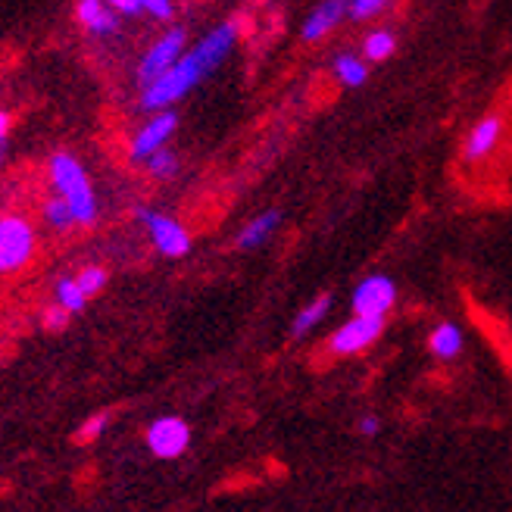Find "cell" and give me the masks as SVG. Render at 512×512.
I'll use <instances>...</instances> for the list:
<instances>
[{
	"label": "cell",
	"mask_w": 512,
	"mask_h": 512,
	"mask_svg": "<svg viewBox=\"0 0 512 512\" xmlns=\"http://www.w3.org/2000/svg\"><path fill=\"white\" fill-rule=\"evenodd\" d=\"M500 138H503V119H500V116H484V119H478V122L472 125L469 138H466V147H463L466 160H469V163L488 160L491 153L497 150Z\"/></svg>",
	"instance_id": "cell-10"
},
{
	"label": "cell",
	"mask_w": 512,
	"mask_h": 512,
	"mask_svg": "<svg viewBox=\"0 0 512 512\" xmlns=\"http://www.w3.org/2000/svg\"><path fill=\"white\" fill-rule=\"evenodd\" d=\"M281 225V210H266L260 216H253L238 235V247L241 250H256L260 244H266L272 238V232Z\"/></svg>",
	"instance_id": "cell-14"
},
{
	"label": "cell",
	"mask_w": 512,
	"mask_h": 512,
	"mask_svg": "<svg viewBox=\"0 0 512 512\" xmlns=\"http://www.w3.org/2000/svg\"><path fill=\"white\" fill-rule=\"evenodd\" d=\"M141 13H150L153 19L169 22L175 7H172V0H141Z\"/></svg>",
	"instance_id": "cell-23"
},
{
	"label": "cell",
	"mask_w": 512,
	"mask_h": 512,
	"mask_svg": "<svg viewBox=\"0 0 512 512\" xmlns=\"http://www.w3.org/2000/svg\"><path fill=\"white\" fill-rule=\"evenodd\" d=\"M35 256V228L22 216L0 219V275H13Z\"/></svg>",
	"instance_id": "cell-3"
},
{
	"label": "cell",
	"mask_w": 512,
	"mask_h": 512,
	"mask_svg": "<svg viewBox=\"0 0 512 512\" xmlns=\"http://www.w3.org/2000/svg\"><path fill=\"white\" fill-rule=\"evenodd\" d=\"M356 431L366 434V438H375V434L381 431V422H378L375 416H363L360 422H356Z\"/></svg>",
	"instance_id": "cell-27"
},
{
	"label": "cell",
	"mask_w": 512,
	"mask_h": 512,
	"mask_svg": "<svg viewBox=\"0 0 512 512\" xmlns=\"http://www.w3.org/2000/svg\"><path fill=\"white\" fill-rule=\"evenodd\" d=\"M463 328L456 322H441L434 325L431 338H428V350L431 356H438V360H456L459 353H463Z\"/></svg>",
	"instance_id": "cell-13"
},
{
	"label": "cell",
	"mask_w": 512,
	"mask_h": 512,
	"mask_svg": "<svg viewBox=\"0 0 512 512\" xmlns=\"http://www.w3.org/2000/svg\"><path fill=\"white\" fill-rule=\"evenodd\" d=\"M350 13V0H322V4L306 16L303 22V29H300V38L306 44H313V41H322L335 25H341V19Z\"/></svg>",
	"instance_id": "cell-11"
},
{
	"label": "cell",
	"mask_w": 512,
	"mask_h": 512,
	"mask_svg": "<svg viewBox=\"0 0 512 512\" xmlns=\"http://www.w3.org/2000/svg\"><path fill=\"white\" fill-rule=\"evenodd\" d=\"M238 41V22H222L210 35H203L191 50H185L178 63L163 72L160 79H153L150 85H144L141 91V107L157 113V110H169L175 100H182L191 88H197V82L203 75H210Z\"/></svg>",
	"instance_id": "cell-1"
},
{
	"label": "cell",
	"mask_w": 512,
	"mask_h": 512,
	"mask_svg": "<svg viewBox=\"0 0 512 512\" xmlns=\"http://www.w3.org/2000/svg\"><path fill=\"white\" fill-rule=\"evenodd\" d=\"M384 7H388V0H350V13L347 16H353L356 22H363V19L378 16Z\"/></svg>",
	"instance_id": "cell-22"
},
{
	"label": "cell",
	"mask_w": 512,
	"mask_h": 512,
	"mask_svg": "<svg viewBox=\"0 0 512 512\" xmlns=\"http://www.w3.org/2000/svg\"><path fill=\"white\" fill-rule=\"evenodd\" d=\"M66 322H69V313L63 310V306H50V310L44 313V328H50V331H63Z\"/></svg>",
	"instance_id": "cell-25"
},
{
	"label": "cell",
	"mask_w": 512,
	"mask_h": 512,
	"mask_svg": "<svg viewBox=\"0 0 512 512\" xmlns=\"http://www.w3.org/2000/svg\"><path fill=\"white\" fill-rule=\"evenodd\" d=\"M144 166H147V172L153 175V178H172L175 172H178V157L172 150H157V153H150V157L144 160Z\"/></svg>",
	"instance_id": "cell-19"
},
{
	"label": "cell",
	"mask_w": 512,
	"mask_h": 512,
	"mask_svg": "<svg viewBox=\"0 0 512 512\" xmlns=\"http://www.w3.org/2000/svg\"><path fill=\"white\" fill-rule=\"evenodd\" d=\"M397 303V285L391 275H369L353 288V313L356 316H388Z\"/></svg>",
	"instance_id": "cell-7"
},
{
	"label": "cell",
	"mask_w": 512,
	"mask_h": 512,
	"mask_svg": "<svg viewBox=\"0 0 512 512\" xmlns=\"http://www.w3.org/2000/svg\"><path fill=\"white\" fill-rule=\"evenodd\" d=\"M85 303H88V297L82 294L79 281H75V278H60V281H57V306H63V310H66L69 316L82 313V310H85Z\"/></svg>",
	"instance_id": "cell-18"
},
{
	"label": "cell",
	"mask_w": 512,
	"mask_h": 512,
	"mask_svg": "<svg viewBox=\"0 0 512 512\" xmlns=\"http://www.w3.org/2000/svg\"><path fill=\"white\" fill-rule=\"evenodd\" d=\"M185 44H188L185 29H169L163 38L153 41L150 50L138 63V82H141V88L150 85L153 79H160L163 72H169L178 63V57L185 54Z\"/></svg>",
	"instance_id": "cell-4"
},
{
	"label": "cell",
	"mask_w": 512,
	"mask_h": 512,
	"mask_svg": "<svg viewBox=\"0 0 512 512\" xmlns=\"http://www.w3.org/2000/svg\"><path fill=\"white\" fill-rule=\"evenodd\" d=\"M178 128V113L175 110H157L153 113L141 128L138 135L132 138V150H128V157H132V163H144L150 153H157L166 147V141L175 135Z\"/></svg>",
	"instance_id": "cell-8"
},
{
	"label": "cell",
	"mask_w": 512,
	"mask_h": 512,
	"mask_svg": "<svg viewBox=\"0 0 512 512\" xmlns=\"http://www.w3.org/2000/svg\"><path fill=\"white\" fill-rule=\"evenodd\" d=\"M331 69H335V79L344 88H363L369 82V66L363 57H356V54H338L335 63H331Z\"/></svg>",
	"instance_id": "cell-15"
},
{
	"label": "cell",
	"mask_w": 512,
	"mask_h": 512,
	"mask_svg": "<svg viewBox=\"0 0 512 512\" xmlns=\"http://www.w3.org/2000/svg\"><path fill=\"white\" fill-rule=\"evenodd\" d=\"M107 422H110L107 416H91V419H88V422L79 428V434H75V441H79V444H88V441H94L97 434L107 428Z\"/></svg>",
	"instance_id": "cell-24"
},
{
	"label": "cell",
	"mask_w": 512,
	"mask_h": 512,
	"mask_svg": "<svg viewBox=\"0 0 512 512\" xmlns=\"http://www.w3.org/2000/svg\"><path fill=\"white\" fill-rule=\"evenodd\" d=\"M191 444V428L185 419L178 416H163L147 428V447L153 456L160 459H175L182 456Z\"/></svg>",
	"instance_id": "cell-9"
},
{
	"label": "cell",
	"mask_w": 512,
	"mask_h": 512,
	"mask_svg": "<svg viewBox=\"0 0 512 512\" xmlns=\"http://www.w3.org/2000/svg\"><path fill=\"white\" fill-rule=\"evenodd\" d=\"M381 331H384L381 316H353L328 338V350L335 356H356L369 350L381 338Z\"/></svg>",
	"instance_id": "cell-5"
},
{
	"label": "cell",
	"mask_w": 512,
	"mask_h": 512,
	"mask_svg": "<svg viewBox=\"0 0 512 512\" xmlns=\"http://www.w3.org/2000/svg\"><path fill=\"white\" fill-rule=\"evenodd\" d=\"M44 219H47V225L60 228V232H66L69 225H75V219H72V210H69V203H66L63 197H57V200H47V203H44Z\"/></svg>",
	"instance_id": "cell-20"
},
{
	"label": "cell",
	"mask_w": 512,
	"mask_h": 512,
	"mask_svg": "<svg viewBox=\"0 0 512 512\" xmlns=\"http://www.w3.org/2000/svg\"><path fill=\"white\" fill-rule=\"evenodd\" d=\"M79 22L91 35H113L119 29L116 22V10L107 4V0H79V10H75Z\"/></svg>",
	"instance_id": "cell-12"
},
{
	"label": "cell",
	"mask_w": 512,
	"mask_h": 512,
	"mask_svg": "<svg viewBox=\"0 0 512 512\" xmlns=\"http://www.w3.org/2000/svg\"><path fill=\"white\" fill-rule=\"evenodd\" d=\"M7 135H10V116H7V113H0V157H4Z\"/></svg>",
	"instance_id": "cell-28"
},
{
	"label": "cell",
	"mask_w": 512,
	"mask_h": 512,
	"mask_svg": "<svg viewBox=\"0 0 512 512\" xmlns=\"http://www.w3.org/2000/svg\"><path fill=\"white\" fill-rule=\"evenodd\" d=\"M138 219L144 222L150 241L157 244V250L163 256H172V260H178V256H185L191 250V235H188V228L178 219L163 216L157 210H138Z\"/></svg>",
	"instance_id": "cell-6"
},
{
	"label": "cell",
	"mask_w": 512,
	"mask_h": 512,
	"mask_svg": "<svg viewBox=\"0 0 512 512\" xmlns=\"http://www.w3.org/2000/svg\"><path fill=\"white\" fill-rule=\"evenodd\" d=\"M394 47H397L394 32H388V29H375V32H369L366 41H363V60L381 63V60H388V57L394 54Z\"/></svg>",
	"instance_id": "cell-17"
},
{
	"label": "cell",
	"mask_w": 512,
	"mask_h": 512,
	"mask_svg": "<svg viewBox=\"0 0 512 512\" xmlns=\"http://www.w3.org/2000/svg\"><path fill=\"white\" fill-rule=\"evenodd\" d=\"M107 4L122 16H138L141 13V0H107Z\"/></svg>",
	"instance_id": "cell-26"
},
{
	"label": "cell",
	"mask_w": 512,
	"mask_h": 512,
	"mask_svg": "<svg viewBox=\"0 0 512 512\" xmlns=\"http://www.w3.org/2000/svg\"><path fill=\"white\" fill-rule=\"evenodd\" d=\"M47 172H50V182H54L57 194L69 203L75 225H91L97 219V197H94L91 178H88L85 166L79 163V157L60 150L50 157Z\"/></svg>",
	"instance_id": "cell-2"
},
{
	"label": "cell",
	"mask_w": 512,
	"mask_h": 512,
	"mask_svg": "<svg viewBox=\"0 0 512 512\" xmlns=\"http://www.w3.org/2000/svg\"><path fill=\"white\" fill-rule=\"evenodd\" d=\"M328 310H331V294H322V297H316L313 303H306L303 310L297 313L294 325H291V335H294V338L310 335V331L328 316Z\"/></svg>",
	"instance_id": "cell-16"
},
{
	"label": "cell",
	"mask_w": 512,
	"mask_h": 512,
	"mask_svg": "<svg viewBox=\"0 0 512 512\" xmlns=\"http://www.w3.org/2000/svg\"><path fill=\"white\" fill-rule=\"evenodd\" d=\"M79 288H82V294L85 297H94L97 291H104V285H107V272L100 269V266H88V269H82L79 272Z\"/></svg>",
	"instance_id": "cell-21"
}]
</instances>
